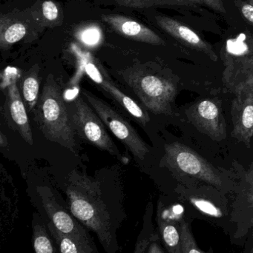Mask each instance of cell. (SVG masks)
I'll list each match as a JSON object with an SVG mask.
<instances>
[{
	"label": "cell",
	"instance_id": "cell-1",
	"mask_svg": "<svg viewBox=\"0 0 253 253\" xmlns=\"http://www.w3.org/2000/svg\"><path fill=\"white\" fill-rule=\"evenodd\" d=\"M64 191L70 212L96 235L105 253L118 252L117 232L126 218L122 205L105 196L99 181L75 171L68 177Z\"/></svg>",
	"mask_w": 253,
	"mask_h": 253
},
{
	"label": "cell",
	"instance_id": "cell-2",
	"mask_svg": "<svg viewBox=\"0 0 253 253\" xmlns=\"http://www.w3.org/2000/svg\"><path fill=\"white\" fill-rule=\"evenodd\" d=\"M35 122L46 138L77 154L78 146L71 119L59 84L47 78L35 108Z\"/></svg>",
	"mask_w": 253,
	"mask_h": 253
},
{
	"label": "cell",
	"instance_id": "cell-3",
	"mask_svg": "<svg viewBox=\"0 0 253 253\" xmlns=\"http://www.w3.org/2000/svg\"><path fill=\"white\" fill-rule=\"evenodd\" d=\"M123 79L149 111L155 114H172L177 87L169 79L142 68L126 71Z\"/></svg>",
	"mask_w": 253,
	"mask_h": 253
},
{
	"label": "cell",
	"instance_id": "cell-4",
	"mask_svg": "<svg viewBox=\"0 0 253 253\" xmlns=\"http://www.w3.org/2000/svg\"><path fill=\"white\" fill-rule=\"evenodd\" d=\"M34 205L43 220L52 224L64 235L74 240L87 245H95L93 237L81 224L62 201L49 186H36L34 189Z\"/></svg>",
	"mask_w": 253,
	"mask_h": 253
},
{
	"label": "cell",
	"instance_id": "cell-5",
	"mask_svg": "<svg viewBox=\"0 0 253 253\" xmlns=\"http://www.w3.org/2000/svg\"><path fill=\"white\" fill-rule=\"evenodd\" d=\"M73 129L77 135L89 144L120 158V151L108 135L105 124L93 108L80 96L66 102Z\"/></svg>",
	"mask_w": 253,
	"mask_h": 253
},
{
	"label": "cell",
	"instance_id": "cell-6",
	"mask_svg": "<svg viewBox=\"0 0 253 253\" xmlns=\"http://www.w3.org/2000/svg\"><path fill=\"white\" fill-rule=\"evenodd\" d=\"M165 165L178 173L190 175L217 188L223 181L215 168L193 149L179 142L166 144L163 159Z\"/></svg>",
	"mask_w": 253,
	"mask_h": 253
},
{
	"label": "cell",
	"instance_id": "cell-7",
	"mask_svg": "<svg viewBox=\"0 0 253 253\" xmlns=\"http://www.w3.org/2000/svg\"><path fill=\"white\" fill-rule=\"evenodd\" d=\"M83 94L102 123L110 131L121 141L139 160H144L150 148L144 140L119 113L103 100L83 89Z\"/></svg>",
	"mask_w": 253,
	"mask_h": 253
},
{
	"label": "cell",
	"instance_id": "cell-8",
	"mask_svg": "<svg viewBox=\"0 0 253 253\" xmlns=\"http://www.w3.org/2000/svg\"><path fill=\"white\" fill-rule=\"evenodd\" d=\"M187 117L199 130L215 141L226 137V126L219 104L212 99L200 101L190 107Z\"/></svg>",
	"mask_w": 253,
	"mask_h": 253
},
{
	"label": "cell",
	"instance_id": "cell-9",
	"mask_svg": "<svg viewBox=\"0 0 253 253\" xmlns=\"http://www.w3.org/2000/svg\"><path fill=\"white\" fill-rule=\"evenodd\" d=\"M85 71L92 80L109 93L114 100L140 124L147 126V123H150V117L147 111H144L132 98L125 94L117 86L114 85L105 71L98 68L96 64L91 61L86 62L85 63Z\"/></svg>",
	"mask_w": 253,
	"mask_h": 253
},
{
	"label": "cell",
	"instance_id": "cell-10",
	"mask_svg": "<svg viewBox=\"0 0 253 253\" xmlns=\"http://www.w3.org/2000/svg\"><path fill=\"white\" fill-rule=\"evenodd\" d=\"M4 113L5 120L10 127L17 131L28 144L32 145V131L27 114L26 107L22 100L15 79H12L7 83Z\"/></svg>",
	"mask_w": 253,
	"mask_h": 253
},
{
	"label": "cell",
	"instance_id": "cell-11",
	"mask_svg": "<svg viewBox=\"0 0 253 253\" xmlns=\"http://www.w3.org/2000/svg\"><path fill=\"white\" fill-rule=\"evenodd\" d=\"M236 93L232 104V135L250 147L253 136V92L243 90Z\"/></svg>",
	"mask_w": 253,
	"mask_h": 253
},
{
	"label": "cell",
	"instance_id": "cell-12",
	"mask_svg": "<svg viewBox=\"0 0 253 253\" xmlns=\"http://www.w3.org/2000/svg\"><path fill=\"white\" fill-rule=\"evenodd\" d=\"M246 187L231 211L230 224L234 227L233 238L242 239L253 229V162L247 174Z\"/></svg>",
	"mask_w": 253,
	"mask_h": 253
},
{
	"label": "cell",
	"instance_id": "cell-13",
	"mask_svg": "<svg viewBox=\"0 0 253 253\" xmlns=\"http://www.w3.org/2000/svg\"><path fill=\"white\" fill-rule=\"evenodd\" d=\"M155 20L157 25L163 31L178 41L181 42L188 47L205 53L214 62L218 60V56L214 51L212 46L202 40L199 34L188 27L169 16L162 15L156 16Z\"/></svg>",
	"mask_w": 253,
	"mask_h": 253
},
{
	"label": "cell",
	"instance_id": "cell-14",
	"mask_svg": "<svg viewBox=\"0 0 253 253\" xmlns=\"http://www.w3.org/2000/svg\"><path fill=\"white\" fill-rule=\"evenodd\" d=\"M102 21L114 31L131 40L154 45H163L165 42L150 28L127 16L121 15H102Z\"/></svg>",
	"mask_w": 253,
	"mask_h": 253
},
{
	"label": "cell",
	"instance_id": "cell-15",
	"mask_svg": "<svg viewBox=\"0 0 253 253\" xmlns=\"http://www.w3.org/2000/svg\"><path fill=\"white\" fill-rule=\"evenodd\" d=\"M156 221L160 240L167 253H182L179 221L166 215L161 202L157 207Z\"/></svg>",
	"mask_w": 253,
	"mask_h": 253
},
{
	"label": "cell",
	"instance_id": "cell-16",
	"mask_svg": "<svg viewBox=\"0 0 253 253\" xmlns=\"http://www.w3.org/2000/svg\"><path fill=\"white\" fill-rule=\"evenodd\" d=\"M43 221L59 253H100L96 244L87 245L77 242L72 238L59 232L51 221L47 220Z\"/></svg>",
	"mask_w": 253,
	"mask_h": 253
},
{
	"label": "cell",
	"instance_id": "cell-17",
	"mask_svg": "<svg viewBox=\"0 0 253 253\" xmlns=\"http://www.w3.org/2000/svg\"><path fill=\"white\" fill-rule=\"evenodd\" d=\"M227 82L233 91L248 90L253 92V60L252 59L241 61L228 69Z\"/></svg>",
	"mask_w": 253,
	"mask_h": 253
},
{
	"label": "cell",
	"instance_id": "cell-18",
	"mask_svg": "<svg viewBox=\"0 0 253 253\" xmlns=\"http://www.w3.org/2000/svg\"><path fill=\"white\" fill-rule=\"evenodd\" d=\"M189 202L199 212L209 218L219 221L220 226L223 227L225 224H230L227 222L228 220L230 222L231 212L228 211L227 207L219 205L216 202L206 196L191 195L187 196Z\"/></svg>",
	"mask_w": 253,
	"mask_h": 253
},
{
	"label": "cell",
	"instance_id": "cell-19",
	"mask_svg": "<svg viewBox=\"0 0 253 253\" xmlns=\"http://www.w3.org/2000/svg\"><path fill=\"white\" fill-rule=\"evenodd\" d=\"M32 244L35 253H59L38 212L33 215Z\"/></svg>",
	"mask_w": 253,
	"mask_h": 253
},
{
	"label": "cell",
	"instance_id": "cell-20",
	"mask_svg": "<svg viewBox=\"0 0 253 253\" xmlns=\"http://www.w3.org/2000/svg\"><path fill=\"white\" fill-rule=\"evenodd\" d=\"M153 209L152 205H149L143 218L142 227L135 242L133 253H146L150 243L159 234L154 228L152 221Z\"/></svg>",
	"mask_w": 253,
	"mask_h": 253
},
{
	"label": "cell",
	"instance_id": "cell-21",
	"mask_svg": "<svg viewBox=\"0 0 253 253\" xmlns=\"http://www.w3.org/2000/svg\"><path fill=\"white\" fill-rule=\"evenodd\" d=\"M21 91L27 111L31 112L35 110L40 97V80L38 73L34 68L22 79L21 82Z\"/></svg>",
	"mask_w": 253,
	"mask_h": 253
},
{
	"label": "cell",
	"instance_id": "cell-22",
	"mask_svg": "<svg viewBox=\"0 0 253 253\" xmlns=\"http://www.w3.org/2000/svg\"><path fill=\"white\" fill-rule=\"evenodd\" d=\"M117 4L132 8H147L154 6H193L190 0H113Z\"/></svg>",
	"mask_w": 253,
	"mask_h": 253
},
{
	"label": "cell",
	"instance_id": "cell-23",
	"mask_svg": "<svg viewBox=\"0 0 253 253\" xmlns=\"http://www.w3.org/2000/svg\"><path fill=\"white\" fill-rule=\"evenodd\" d=\"M180 231L181 238V253H205L199 248L192 232L190 223L181 218L179 220Z\"/></svg>",
	"mask_w": 253,
	"mask_h": 253
},
{
	"label": "cell",
	"instance_id": "cell-24",
	"mask_svg": "<svg viewBox=\"0 0 253 253\" xmlns=\"http://www.w3.org/2000/svg\"><path fill=\"white\" fill-rule=\"evenodd\" d=\"M26 34V28L23 24H13L1 32V47L5 49L11 44L20 41Z\"/></svg>",
	"mask_w": 253,
	"mask_h": 253
},
{
	"label": "cell",
	"instance_id": "cell-25",
	"mask_svg": "<svg viewBox=\"0 0 253 253\" xmlns=\"http://www.w3.org/2000/svg\"><path fill=\"white\" fill-rule=\"evenodd\" d=\"M101 31L95 25H90L83 28L79 32L78 37L85 44L88 45H95L99 42L101 39Z\"/></svg>",
	"mask_w": 253,
	"mask_h": 253
},
{
	"label": "cell",
	"instance_id": "cell-26",
	"mask_svg": "<svg viewBox=\"0 0 253 253\" xmlns=\"http://www.w3.org/2000/svg\"><path fill=\"white\" fill-rule=\"evenodd\" d=\"M43 13L47 20L54 21L57 19L59 10L53 1H46L43 3Z\"/></svg>",
	"mask_w": 253,
	"mask_h": 253
},
{
	"label": "cell",
	"instance_id": "cell-27",
	"mask_svg": "<svg viewBox=\"0 0 253 253\" xmlns=\"http://www.w3.org/2000/svg\"><path fill=\"white\" fill-rule=\"evenodd\" d=\"M195 4H203L220 13H226L224 0H190Z\"/></svg>",
	"mask_w": 253,
	"mask_h": 253
},
{
	"label": "cell",
	"instance_id": "cell-28",
	"mask_svg": "<svg viewBox=\"0 0 253 253\" xmlns=\"http://www.w3.org/2000/svg\"><path fill=\"white\" fill-rule=\"evenodd\" d=\"M160 238L159 236L158 238L154 239L152 242L150 243V246H149L148 249H147V253H165L163 248H162L161 245L160 244Z\"/></svg>",
	"mask_w": 253,
	"mask_h": 253
},
{
	"label": "cell",
	"instance_id": "cell-29",
	"mask_svg": "<svg viewBox=\"0 0 253 253\" xmlns=\"http://www.w3.org/2000/svg\"><path fill=\"white\" fill-rule=\"evenodd\" d=\"M242 15L245 16L247 20L253 24V5L250 3H246L242 5Z\"/></svg>",
	"mask_w": 253,
	"mask_h": 253
},
{
	"label": "cell",
	"instance_id": "cell-30",
	"mask_svg": "<svg viewBox=\"0 0 253 253\" xmlns=\"http://www.w3.org/2000/svg\"><path fill=\"white\" fill-rule=\"evenodd\" d=\"M0 144L1 147H6L7 145V138H5L2 132H1V136H0Z\"/></svg>",
	"mask_w": 253,
	"mask_h": 253
},
{
	"label": "cell",
	"instance_id": "cell-31",
	"mask_svg": "<svg viewBox=\"0 0 253 253\" xmlns=\"http://www.w3.org/2000/svg\"><path fill=\"white\" fill-rule=\"evenodd\" d=\"M250 4H253V0H250Z\"/></svg>",
	"mask_w": 253,
	"mask_h": 253
},
{
	"label": "cell",
	"instance_id": "cell-32",
	"mask_svg": "<svg viewBox=\"0 0 253 253\" xmlns=\"http://www.w3.org/2000/svg\"><path fill=\"white\" fill-rule=\"evenodd\" d=\"M251 253H253V246L252 249H251Z\"/></svg>",
	"mask_w": 253,
	"mask_h": 253
},
{
	"label": "cell",
	"instance_id": "cell-33",
	"mask_svg": "<svg viewBox=\"0 0 253 253\" xmlns=\"http://www.w3.org/2000/svg\"><path fill=\"white\" fill-rule=\"evenodd\" d=\"M251 59H252L253 60V57L252 58H251Z\"/></svg>",
	"mask_w": 253,
	"mask_h": 253
}]
</instances>
